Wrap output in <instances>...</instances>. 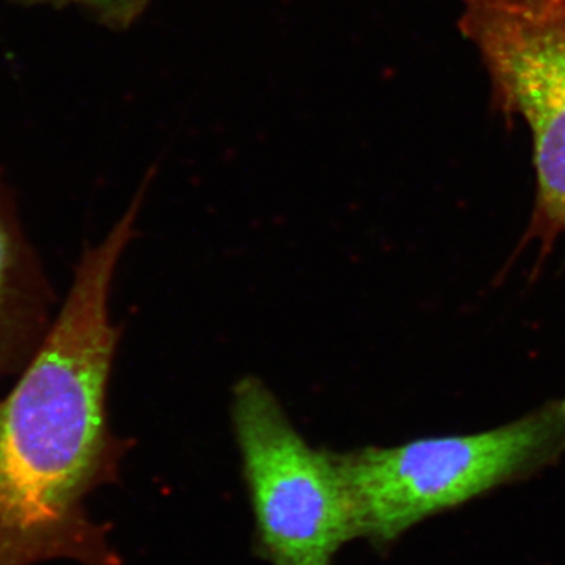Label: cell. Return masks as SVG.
Instances as JSON below:
<instances>
[{
  "label": "cell",
  "instance_id": "cell-4",
  "mask_svg": "<svg viewBox=\"0 0 565 565\" xmlns=\"http://www.w3.org/2000/svg\"><path fill=\"white\" fill-rule=\"evenodd\" d=\"M459 28L475 44L504 115L533 139V234L565 236V0H460Z\"/></svg>",
  "mask_w": 565,
  "mask_h": 565
},
{
  "label": "cell",
  "instance_id": "cell-5",
  "mask_svg": "<svg viewBox=\"0 0 565 565\" xmlns=\"http://www.w3.org/2000/svg\"><path fill=\"white\" fill-rule=\"evenodd\" d=\"M50 291L0 184V377L32 359L47 330Z\"/></svg>",
  "mask_w": 565,
  "mask_h": 565
},
{
  "label": "cell",
  "instance_id": "cell-2",
  "mask_svg": "<svg viewBox=\"0 0 565 565\" xmlns=\"http://www.w3.org/2000/svg\"><path fill=\"white\" fill-rule=\"evenodd\" d=\"M564 452L565 397L482 433L334 455L360 537L388 546L424 520L537 475Z\"/></svg>",
  "mask_w": 565,
  "mask_h": 565
},
{
  "label": "cell",
  "instance_id": "cell-6",
  "mask_svg": "<svg viewBox=\"0 0 565 565\" xmlns=\"http://www.w3.org/2000/svg\"><path fill=\"white\" fill-rule=\"evenodd\" d=\"M85 2L96 3L99 7H109L114 10H126L132 3L139 2V0H85Z\"/></svg>",
  "mask_w": 565,
  "mask_h": 565
},
{
  "label": "cell",
  "instance_id": "cell-3",
  "mask_svg": "<svg viewBox=\"0 0 565 565\" xmlns=\"http://www.w3.org/2000/svg\"><path fill=\"white\" fill-rule=\"evenodd\" d=\"M232 415L264 556L274 565H332L360 537L337 455L305 440L262 379L236 385Z\"/></svg>",
  "mask_w": 565,
  "mask_h": 565
},
{
  "label": "cell",
  "instance_id": "cell-1",
  "mask_svg": "<svg viewBox=\"0 0 565 565\" xmlns=\"http://www.w3.org/2000/svg\"><path fill=\"white\" fill-rule=\"evenodd\" d=\"M143 195L141 189L103 243L84 253L61 315L0 401V565L117 564L85 501L114 478L126 448L107 424L120 338L109 297Z\"/></svg>",
  "mask_w": 565,
  "mask_h": 565
}]
</instances>
